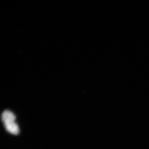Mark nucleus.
<instances>
[{
  "mask_svg": "<svg viewBox=\"0 0 149 149\" xmlns=\"http://www.w3.org/2000/svg\"><path fill=\"white\" fill-rule=\"evenodd\" d=\"M1 119L8 132L13 135L19 133V130L16 122V117L12 112L8 110L3 111L1 115Z\"/></svg>",
  "mask_w": 149,
  "mask_h": 149,
  "instance_id": "obj_1",
  "label": "nucleus"
}]
</instances>
